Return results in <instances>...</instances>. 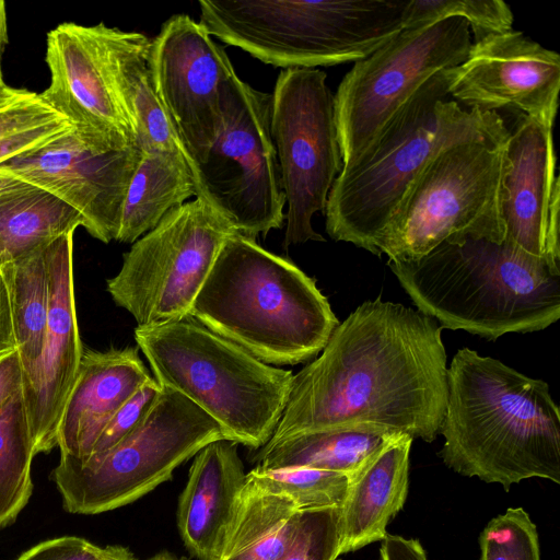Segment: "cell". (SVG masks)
<instances>
[{
    "instance_id": "obj_1",
    "label": "cell",
    "mask_w": 560,
    "mask_h": 560,
    "mask_svg": "<svg viewBox=\"0 0 560 560\" xmlns=\"http://www.w3.org/2000/svg\"><path fill=\"white\" fill-rule=\"evenodd\" d=\"M442 327L419 310L377 298L332 331L293 374L268 442L313 431L365 430L432 442L447 399Z\"/></svg>"
},
{
    "instance_id": "obj_2",
    "label": "cell",
    "mask_w": 560,
    "mask_h": 560,
    "mask_svg": "<svg viewBox=\"0 0 560 560\" xmlns=\"http://www.w3.org/2000/svg\"><path fill=\"white\" fill-rule=\"evenodd\" d=\"M440 456L455 472L500 483H560V410L549 385L459 349L447 366Z\"/></svg>"
},
{
    "instance_id": "obj_3",
    "label": "cell",
    "mask_w": 560,
    "mask_h": 560,
    "mask_svg": "<svg viewBox=\"0 0 560 560\" xmlns=\"http://www.w3.org/2000/svg\"><path fill=\"white\" fill-rule=\"evenodd\" d=\"M448 70L430 78L374 141L342 166L324 211L332 240L380 256L384 234L435 155L460 141L509 136L498 112L467 108L450 96Z\"/></svg>"
},
{
    "instance_id": "obj_4",
    "label": "cell",
    "mask_w": 560,
    "mask_h": 560,
    "mask_svg": "<svg viewBox=\"0 0 560 560\" xmlns=\"http://www.w3.org/2000/svg\"><path fill=\"white\" fill-rule=\"evenodd\" d=\"M387 266L442 328L488 340L546 329L560 318V269L511 243L459 237Z\"/></svg>"
},
{
    "instance_id": "obj_5",
    "label": "cell",
    "mask_w": 560,
    "mask_h": 560,
    "mask_svg": "<svg viewBox=\"0 0 560 560\" xmlns=\"http://www.w3.org/2000/svg\"><path fill=\"white\" fill-rule=\"evenodd\" d=\"M189 318L269 365L314 358L339 324L313 278L236 231L223 242Z\"/></svg>"
},
{
    "instance_id": "obj_6",
    "label": "cell",
    "mask_w": 560,
    "mask_h": 560,
    "mask_svg": "<svg viewBox=\"0 0 560 560\" xmlns=\"http://www.w3.org/2000/svg\"><path fill=\"white\" fill-rule=\"evenodd\" d=\"M135 340L161 387L185 396L253 451L271 438L293 373L266 364L191 319L137 326Z\"/></svg>"
},
{
    "instance_id": "obj_7",
    "label": "cell",
    "mask_w": 560,
    "mask_h": 560,
    "mask_svg": "<svg viewBox=\"0 0 560 560\" xmlns=\"http://www.w3.org/2000/svg\"><path fill=\"white\" fill-rule=\"evenodd\" d=\"M402 0H202L199 23L259 61L317 69L357 62L402 30Z\"/></svg>"
},
{
    "instance_id": "obj_8",
    "label": "cell",
    "mask_w": 560,
    "mask_h": 560,
    "mask_svg": "<svg viewBox=\"0 0 560 560\" xmlns=\"http://www.w3.org/2000/svg\"><path fill=\"white\" fill-rule=\"evenodd\" d=\"M508 137L457 142L425 166L380 245L388 260H411L459 237L503 242L502 187Z\"/></svg>"
},
{
    "instance_id": "obj_9",
    "label": "cell",
    "mask_w": 560,
    "mask_h": 560,
    "mask_svg": "<svg viewBox=\"0 0 560 560\" xmlns=\"http://www.w3.org/2000/svg\"><path fill=\"white\" fill-rule=\"evenodd\" d=\"M161 388L139 425L107 452L85 460L60 455L51 477L66 511L92 515L135 502L209 443L229 440L198 406Z\"/></svg>"
},
{
    "instance_id": "obj_10",
    "label": "cell",
    "mask_w": 560,
    "mask_h": 560,
    "mask_svg": "<svg viewBox=\"0 0 560 560\" xmlns=\"http://www.w3.org/2000/svg\"><path fill=\"white\" fill-rule=\"evenodd\" d=\"M472 37L452 16L397 35L354 62L334 95L342 166L355 160L396 112L433 75L460 65Z\"/></svg>"
},
{
    "instance_id": "obj_11",
    "label": "cell",
    "mask_w": 560,
    "mask_h": 560,
    "mask_svg": "<svg viewBox=\"0 0 560 560\" xmlns=\"http://www.w3.org/2000/svg\"><path fill=\"white\" fill-rule=\"evenodd\" d=\"M231 224L201 198L168 212L124 254L118 273L107 280L113 301L138 326L189 318Z\"/></svg>"
},
{
    "instance_id": "obj_12",
    "label": "cell",
    "mask_w": 560,
    "mask_h": 560,
    "mask_svg": "<svg viewBox=\"0 0 560 560\" xmlns=\"http://www.w3.org/2000/svg\"><path fill=\"white\" fill-rule=\"evenodd\" d=\"M271 94L235 75L223 96V127L197 166V197L256 240L284 222L285 198L270 132Z\"/></svg>"
},
{
    "instance_id": "obj_13",
    "label": "cell",
    "mask_w": 560,
    "mask_h": 560,
    "mask_svg": "<svg viewBox=\"0 0 560 560\" xmlns=\"http://www.w3.org/2000/svg\"><path fill=\"white\" fill-rule=\"evenodd\" d=\"M326 79L319 69H283L271 94L270 132L287 205L285 248L325 241L312 219L324 213L342 168L334 94Z\"/></svg>"
},
{
    "instance_id": "obj_14",
    "label": "cell",
    "mask_w": 560,
    "mask_h": 560,
    "mask_svg": "<svg viewBox=\"0 0 560 560\" xmlns=\"http://www.w3.org/2000/svg\"><path fill=\"white\" fill-rule=\"evenodd\" d=\"M154 91L195 168L223 127V96L236 75L223 47L187 14H174L151 38Z\"/></svg>"
},
{
    "instance_id": "obj_15",
    "label": "cell",
    "mask_w": 560,
    "mask_h": 560,
    "mask_svg": "<svg viewBox=\"0 0 560 560\" xmlns=\"http://www.w3.org/2000/svg\"><path fill=\"white\" fill-rule=\"evenodd\" d=\"M142 152L138 144L96 150L72 127L0 168L68 203L81 214L83 228L93 237L109 243L116 241L127 188Z\"/></svg>"
},
{
    "instance_id": "obj_16",
    "label": "cell",
    "mask_w": 560,
    "mask_h": 560,
    "mask_svg": "<svg viewBox=\"0 0 560 560\" xmlns=\"http://www.w3.org/2000/svg\"><path fill=\"white\" fill-rule=\"evenodd\" d=\"M560 56L523 32L510 30L472 42L466 59L448 70L450 96L467 108H515L553 127Z\"/></svg>"
},
{
    "instance_id": "obj_17",
    "label": "cell",
    "mask_w": 560,
    "mask_h": 560,
    "mask_svg": "<svg viewBox=\"0 0 560 560\" xmlns=\"http://www.w3.org/2000/svg\"><path fill=\"white\" fill-rule=\"evenodd\" d=\"M46 61L50 84L38 95L84 142L100 151L138 144L110 83L94 25L66 22L52 28Z\"/></svg>"
},
{
    "instance_id": "obj_18",
    "label": "cell",
    "mask_w": 560,
    "mask_h": 560,
    "mask_svg": "<svg viewBox=\"0 0 560 560\" xmlns=\"http://www.w3.org/2000/svg\"><path fill=\"white\" fill-rule=\"evenodd\" d=\"M73 233L45 247L48 315L39 359L23 384L35 454L57 446L60 417L83 354L73 282Z\"/></svg>"
},
{
    "instance_id": "obj_19",
    "label": "cell",
    "mask_w": 560,
    "mask_h": 560,
    "mask_svg": "<svg viewBox=\"0 0 560 560\" xmlns=\"http://www.w3.org/2000/svg\"><path fill=\"white\" fill-rule=\"evenodd\" d=\"M506 142L502 187L505 241L560 269V244L549 233V209L557 182L552 127L521 115Z\"/></svg>"
},
{
    "instance_id": "obj_20",
    "label": "cell",
    "mask_w": 560,
    "mask_h": 560,
    "mask_svg": "<svg viewBox=\"0 0 560 560\" xmlns=\"http://www.w3.org/2000/svg\"><path fill=\"white\" fill-rule=\"evenodd\" d=\"M151 377L135 348L83 351L59 421L60 455L85 460L113 416Z\"/></svg>"
},
{
    "instance_id": "obj_21",
    "label": "cell",
    "mask_w": 560,
    "mask_h": 560,
    "mask_svg": "<svg viewBox=\"0 0 560 560\" xmlns=\"http://www.w3.org/2000/svg\"><path fill=\"white\" fill-rule=\"evenodd\" d=\"M237 443L219 440L201 448L179 495L177 526L198 560H220L246 483Z\"/></svg>"
},
{
    "instance_id": "obj_22",
    "label": "cell",
    "mask_w": 560,
    "mask_h": 560,
    "mask_svg": "<svg viewBox=\"0 0 560 560\" xmlns=\"http://www.w3.org/2000/svg\"><path fill=\"white\" fill-rule=\"evenodd\" d=\"M94 26L110 83L136 142L143 151L161 149L182 154L195 182L194 165L154 91L149 60L151 38L104 23Z\"/></svg>"
},
{
    "instance_id": "obj_23",
    "label": "cell",
    "mask_w": 560,
    "mask_h": 560,
    "mask_svg": "<svg viewBox=\"0 0 560 560\" xmlns=\"http://www.w3.org/2000/svg\"><path fill=\"white\" fill-rule=\"evenodd\" d=\"M412 441L406 434L394 435L350 478L341 508V555L386 537L388 522L407 498Z\"/></svg>"
},
{
    "instance_id": "obj_24",
    "label": "cell",
    "mask_w": 560,
    "mask_h": 560,
    "mask_svg": "<svg viewBox=\"0 0 560 560\" xmlns=\"http://www.w3.org/2000/svg\"><path fill=\"white\" fill-rule=\"evenodd\" d=\"M192 196L197 197L196 185L182 154L143 151L127 188L116 241L135 243Z\"/></svg>"
},
{
    "instance_id": "obj_25",
    "label": "cell",
    "mask_w": 560,
    "mask_h": 560,
    "mask_svg": "<svg viewBox=\"0 0 560 560\" xmlns=\"http://www.w3.org/2000/svg\"><path fill=\"white\" fill-rule=\"evenodd\" d=\"M302 511L288 497L246 478L237 513L220 560H282L301 523Z\"/></svg>"
},
{
    "instance_id": "obj_26",
    "label": "cell",
    "mask_w": 560,
    "mask_h": 560,
    "mask_svg": "<svg viewBox=\"0 0 560 560\" xmlns=\"http://www.w3.org/2000/svg\"><path fill=\"white\" fill-rule=\"evenodd\" d=\"M394 435L365 430H324L267 442L250 462L264 469L307 467L354 476Z\"/></svg>"
},
{
    "instance_id": "obj_27",
    "label": "cell",
    "mask_w": 560,
    "mask_h": 560,
    "mask_svg": "<svg viewBox=\"0 0 560 560\" xmlns=\"http://www.w3.org/2000/svg\"><path fill=\"white\" fill-rule=\"evenodd\" d=\"M83 226L81 214L55 195L31 186L0 198V267Z\"/></svg>"
},
{
    "instance_id": "obj_28",
    "label": "cell",
    "mask_w": 560,
    "mask_h": 560,
    "mask_svg": "<svg viewBox=\"0 0 560 560\" xmlns=\"http://www.w3.org/2000/svg\"><path fill=\"white\" fill-rule=\"evenodd\" d=\"M46 246L0 267L7 277L11 293L16 349L24 375L23 384L31 378L39 359L47 325Z\"/></svg>"
},
{
    "instance_id": "obj_29",
    "label": "cell",
    "mask_w": 560,
    "mask_h": 560,
    "mask_svg": "<svg viewBox=\"0 0 560 560\" xmlns=\"http://www.w3.org/2000/svg\"><path fill=\"white\" fill-rule=\"evenodd\" d=\"M22 389L0 410V528L15 521L33 490L36 454Z\"/></svg>"
},
{
    "instance_id": "obj_30",
    "label": "cell",
    "mask_w": 560,
    "mask_h": 560,
    "mask_svg": "<svg viewBox=\"0 0 560 560\" xmlns=\"http://www.w3.org/2000/svg\"><path fill=\"white\" fill-rule=\"evenodd\" d=\"M71 128L37 93L8 84L0 88V165Z\"/></svg>"
},
{
    "instance_id": "obj_31",
    "label": "cell",
    "mask_w": 560,
    "mask_h": 560,
    "mask_svg": "<svg viewBox=\"0 0 560 560\" xmlns=\"http://www.w3.org/2000/svg\"><path fill=\"white\" fill-rule=\"evenodd\" d=\"M246 478L260 488L288 497L299 510L342 508L350 477L307 467L264 469L255 466Z\"/></svg>"
},
{
    "instance_id": "obj_32",
    "label": "cell",
    "mask_w": 560,
    "mask_h": 560,
    "mask_svg": "<svg viewBox=\"0 0 560 560\" xmlns=\"http://www.w3.org/2000/svg\"><path fill=\"white\" fill-rule=\"evenodd\" d=\"M457 16L467 21L472 42L512 30L513 13L501 0H410L402 13V28H412Z\"/></svg>"
},
{
    "instance_id": "obj_33",
    "label": "cell",
    "mask_w": 560,
    "mask_h": 560,
    "mask_svg": "<svg viewBox=\"0 0 560 560\" xmlns=\"http://www.w3.org/2000/svg\"><path fill=\"white\" fill-rule=\"evenodd\" d=\"M480 560H540L536 525L522 508L493 517L479 538Z\"/></svg>"
},
{
    "instance_id": "obj_34",
    "label": "cell",
    "mask_w": 560,
    "mask_h": 560,
    "mask_svg": "<svg viewBox=\"0 0 560 560\" xmlns=\"http://www.w3.org/2000/svg\"><path fill=\"white\" fill-rule=\"evenodd\" d=\"M340 548L341 508L303 510L298 534L282 560H337Z\"/></svg>"
},
{
    "instance_id": "obj_35",
    "label": "cell",
    "mask_w": 560,
    "mask_h": 560,
    "mask_svg": "<svg viewBox=\"0 0 560 560\" xmlns=\"http://www.w3.org/2000/svg\"><path fill=\"white\" fill-rule=\"evenodd\" d=\"M161 390L153 376L147 381L113 416L89 457L107 452L132 432L150 411Z\"/></svg>"
},
{
    "instance_id": "obj_36",
    "label": "cell",
    "mask_w": 560,
    "mask_h": 560,
    "mask_svg": "<svg viewBox=\"0 0 560 560\" xmlns=\"http://www.w3.org/2000/svg\"><path fill=\"white\" fill-rule=\"evenodd\" d=\"M109 546L102 548L77 536H62L37 544L16 560H107Z\"/></svg>"
},
{
    "instance_id": "obj_37",
    "label": "cell",
    "mask_w": 560,
    "mask_h": 560,
    "mask_svg": "<svg viewBox=\"0 0 560 560\" xmlns=\"http://www.w3.org/2000/svg\"><path fill=\"white\" fill-rule=\"evenodd\" d=\"M24 375L18 349L0 354V410L23 388Z\"/></svg>"
},
{
    "instance_id": "obj_38",
    "label": "cell",
    "mask_w": 560,
    "mask_h": 560,
    "mask_svg": "<svg viewBox=\"0 0 560 560\" xmlns=\"http://www.w3.org/2000/svg\"><path fill=\"white\" fill-rule=\"evenodd\" d=\"M381 560H428L419 540L398 535H386L382 540Z\"/></svg>"
},
{
    "instance_id": "obj_39",
    "label": "cell",
    "mask_w": 560,
    "mask_h": 560,
    "mask_svg": "<svg viewBox=\"0 0 560 560\" xmlns=\"http://www.w3.org/2000/svg\"><path fill=\"white\" fill-rule=\"evenodd\" d=\"M15 349L11 293L7 277L0 268V354Z\"/></svg>"
},
{
    "instance_id": "obj_40",
    "label": "cell",
    "mask_w": 560,
    "mask_h": 560,
    "mask_svg": "<svg viewBox=\"0 0 560 560\" xmlns=\"http://www.w3.org/2000/svg\"><path fill=\"white\" fill-rule=\"evenodd\" d=\"M31 186L18 176L0 168V198L25 190Z\"/></svg>"
},
{
    "instance_id": "obj_41",
    "label": "cell",
    "mask_w": 560,
    "mask_h": 560,
    "mask_svg": "<svg viewBox=\"0 0 560 560\" xmlns=\"http://www.w3.org/2000/svg\"><path fill=\"white\" fill-rule=\"evenodd\" d=\"M8 44V23L4 1L0 0V88L5 85L2 77L1 58L5 45Z\"/></svg>"
},
{
    "instance_id": "obj_42",
    "label": "cell",
    "mask_w": 560,
    "mask_h": 560,
    "mask_svg": "<svg viewBox=\"0 0 560 560\" xmlns=\"http://www.w3.org/2000/svg\"><path fill=\"white\" fill-rule=\"evenodd\" d=\"M107 560H138L135 555L126 547L114 545L109 546Z\"/></svg>"
},
{
    "instance_id": "obj_43",
    "label": "cell",
    "mask_w": 560,
    "mask_h": 560,
    "mask_svg": "<svg viewBox=\"0 0 560 560\" xmlns=\"http://www.w3.org/2000/svg\"><path fill=\"white\" fill-rule=\"evenodd\" d=\"M148 560H187V559L184 557L178 558L177 556H175L168 551H161V552L155 553Z\"/></svg>"
}]
</instances>
